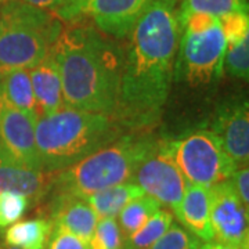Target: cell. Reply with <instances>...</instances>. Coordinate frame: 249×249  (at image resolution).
I'll return each mask as SVG.
<instances>
[{
	"mask_svg": "<svg viewBox=\"0 0 249 249\" xmlns=\"http://www.w3.org/2000/svg\"><path fill=\"white\" fill-rule=\"evenodd\" d=\"M127 36L115 119L127 130H147L160 119L175 76L178 0H148Z\"/></svg>",
	"mask_w": 249,
	"mask_h": 249,
	"instance_id": "1",
	"label": "cell"
},
{
	"mask_svg": "<svg viewBox=\"0 0 249 249\" xmlns=\"http://www.w3.org/2000/svg\"><path fill=\"white\" fill-rule=\"evenodd\" d=\"M62 28L50 50L68 108L115 118L124 50L86 22Z\"/></svg>",
	"mask_w": 249,
	"mask_h": 249,
	"instance_id": "2",
	"label": "cell"
},
{
	"mask_svg": "<svg viewBox=\"0 0 249 249\" xmlns=\"http://www.w3.org/2000/svg\"><path fill=\"white\" fill-rule=\"evenodd\" d=\"M127 129L114 116L64 107L39 116L35 142L43 172H61L122 137Z\"/></svg>",
	"mask_w": 249,
	"mask_h": 249,
	"instance_id": "3",
	"label": "cell"
},
{
	"mask_svg": "<svg viewBox=\"0 0 249 249\" xmlns=\"http://www.w3.org/2000/svg\"><path fill=\"white\" fill-rule=\"evenodd\" d=\"M158 140L145 130H132L88 155L67 169L57 172L53 196L88 198L104 188L132 181L137 168L155 148Z\"/></svg>",
	"mask_w": 249,
	"mask_h": 249,
	"instance_id": "4",
	"label": "cell"
},
{
	"mask_svg": "<svg viewBox=\"0 0 249 249\" xmlns=\"http://www.w3.org/2000/svg\"><path fill=\"white\" fill-rule=\"evenodd\" d=\"M61 31V21L52 11L22 0H4L0 6V79L43 61Z\"/></svg>",
	"mask_w": 249,
	"mask_h": 249,
	"instance_id": "5",
	"label": "cell"
},
{
	"mask_svg": "<svg viewBox=\"0 0 249 249\" xmlns=\"http://www.w3.org/2000/svg\"><path fill=\"white\" fill-rule=\"evenodd\" d=\"M162 142L190 184L211 188L229 180L238 169L212 130L198 129Z\"/></svg>",
	"mask_w": 249,
	"mask_h": 249,
	"instance_id": "6",
	"label": "cell"
},
{
	"mask_svg": "<svg viewBox=\"0 0 249 249\" xmlns=\"http://www.w3.org/2000/svg\"><path fill=\"white\" fill-rule=\"evenodd\" d=\"M226 39L220 21L201 32L181 31L175 62V78L191 88L209 85L220 78Z\"/></svg>",
	"mask_w": 249,
	"mask_h": 249,
	"instance_id": "7",
	"label": "cell"
},
{
	"mask_svg": "<svg viewBox=\"0 0 249 249\" xmlns=\"http://www.w3.org/2000/svg\"><path fill=\"white\" fill-rule=\"evenodd\" d=\"M148 0H65L53 14L68 24L91 19L104 35L124 39Z\"/></svg>",
	"mask_w": 249,
	"mask_h": 249,
	"instance_id": "8",
	"label": "cell"
},
{
	"mask_svg": "<svg viewBox=\"0 0 249 249\" xmlns=\"http://www.w3.org/2000/svg\"><path fill=\"white\" fill-rule=\"evenodd\" d=\"M147 196L155 198L162 206L176 209L190 184L180 172L173 158L158 140L155 148L137 168L132 180Z\"/></svg>",
	"mask_w": 249,
	"mask_h": 249,
	"instance_id": "9",
	"label": "cell"
},
{
	"mask_svg": "<svg viewBox=\"0 0 249 249\" xmlns=\"http://www.w3.org/2000/svg\"><path fill=\"white\" fill-rule=\"evenodd\" d=\"M35 119L11 106L0 93V155L32 170H42L35 142Z\"/></svg>",
	"mask_w": 249,
	"mask_h": 249,
	"instance_id": "10",
	"label": "cell"
},
{
	"mask_svg": "<svg viewBox=\"0 0 249 249\" xmlns=\"http://www.w3.org/2000/svg\"><path fill=\"white\" fill-rule=\"evenodd\" d=\"M209 202L213 240L248 248V208L242 204L230 178L209 188Z\"/></svg>",
	"mask_w": 249,
	"mask_h": 249,
	"instance_id": "11",
	"label": "cell"
},
{
	"mask_svg": "<svg viewBox=\"0 0 249 249\" xmlns=\"http://www.w3.org/2000/svg\"><path fill=\"white\" fill-rule=\"evenodd\" d=\"M222 142L224 151L237 165L248 166L249 112L248 101H232L219 108L211 129Z\"/></svg>",
	"mask_w": 249,
	"mask_h": 249,
	"instance_id": "12",
	"label": "cell"
},
{
	"mask_svg": "<svg viewBox=\"0 0 249 249\" xmlns=\"http://www.w3.org/2000/svg\"><path fill=\"white\" fill-rule=\"evenodd\" d=\"M57 172L32 170L18 166L0 155V193L22 194L32 201L45 198L54 186Z\"/></svg>",
	"mask_w": 249,
	"mask_h": 249,
	"instance_id": "13",
	"label": "cell"
},
{
	"mask_svg": "<svg viewBox=\"0 0 249 249\" xmlns=\"http://www.w3.org/2000/svg\"><path fill=\"white\" fill-rule=\"evenodd\" d=\"M178 222L196 238L209 242L213 241L211 224L209 188L196 184H188L180 204L175 209Z\"/></svg>",
	"mask_w": 249,
	"mask_h": 249,
	"instance_id": "14",
	"label": "cell"
},
{
	"mask_svg": "<svg viewBox=\"0 0 249 249\" xmlns=\"http://www.w3.org/2000/svg\"><path fill=\"white\" fill-rule=\"evenodd\" d=\"M52 222L55 226H60L75 234L85 242H89L96 229L98 217L86 202V199L53 196Z\"/></svg>",
	"mask_w": 249,
	"mask_h": 249,
	"instance_id": "15",
	"label": "cell"
},
{
	"mask_svg": "<svg viewBox=\"0 0 249 249\" xmlns=\"http://www.w3.org/2000/svg\"><path fill=\"white\" fill-rule=\"evenodd\" d=\"M29 76L40 116L53 114L64 108L61 79L52 54L31 68Z\"/></svg>",
	"mask_w": 249,
	"mask_h": 249,
	"instance_id": "16",
	"label": "cell"
},
{
	"mask_svg": "<svg viewBox=\"0 0 249 249\" xmlns=\"http://www.w3.org/2000/svg\"><path fill=\"white\" fill-rule=\"evenodd\" d=\"M144 194L142 187L133 181H126L104 188L85 199L98 219H116L126 205Z\"/></svg>",
	"mask_w": 249,
	"mask_h": 249,
	"instance_id": "17",
	"label": "cell"
},
{
	"mask_svg": "<svg viewBox=\"0 0 249 249\" xmlns=\"http://www.w3.org/2000/svg\"><path fill=\"white\" fill-rule=\"evenodd\" d=\"M0 93L11 106L25 112L32 119L36 121L40 116L31 83L29 70H17L3 76L0 79Z\"/></svg>",
	"mask_w": 249,
	"mask_h": 249,
	"instance_id": "18",
	"label": "cell"
},
{
	"mask_svg": "<svg viewBox=\"0 0 249 249\" xmlns=\"http://www.w3.org/2000/svg\"><path fill=\"white\" fill-rule=\"evenodd\" d=\"M53 226L52 220L43 217L11 224L4 235V244L21 249H35L43 247L50 237Z\"/></svg>",
	"mask_w": 249,
	"mask_h": 249,
	"instance_id": "19",
	"label": "cell"
},
{
	"mask_svg": "<svg viewBox=\"0 0 249 249\" xmlns=\"http://www.w3.org/2000/svg\"><path fill=\"white\" fill-rule=\"evenodd\" d=\"M173 223V214L166 209H160L137 231L124 240L122 249H148Z\"/></svg>",
	"mask_w": 249,
	"mask_h": 249,
	"instance_id": "20",
	"label": "cell"
},
{
	"mask_svg": "<svg viewBox=\"0 0 249 249\" xmlns=\"http://www.w3.org/2000/svg\"><path fill=\"white\" fill-rule=\"evenodd\" d=\"M162 205L150 196H142L130 201L118 214V224L124 237L137 231Z\"/></svg>",
	"mask_w": 249,
	"mask_h": 249,
	"instance_id": "21",
	"label": "cell"
},
{
	"mask_svg": "<svg viewBox=\"0 0 249 249\" xmlns=\"http://www.w3.org/2000/svg\"><path fill=\"white\" fill-rule=\"evenodd\" d=\"M231 13H248V0H181L178 19L191 14H208L220 18Z\"/></svg>",
	"mask_w": 249,
	"mask_h": 249,
	"instance_id": "22",
	"label": "cell"
},
{
	"mask_svg": "<svg viewBox=\"0 0 249 249\" xmlns=\"http://www.w3.org/2000/svg\"><path fill=\"white\" fill-rule=\"evenodd\" d=\"M124 234L116 219H100L88 242L89 249H122Z\"/></svg>",
	"mask_w": 249,
	"mask_h": 249,
	"instance_id": "23",
	"label": "cell"
},
{
	"mask_svg": "<svg viewBox=\"0 0 249 249\" xmlns=\"http://www.w3.org/2000/svg\"><path fill=\"white\" fill-rule=\"evenodd\" d=\"M201 240L196 238L187 229L172 223L170 227L162 234L148 249H198Z\"/></svg>",
	"mask_w": 249,
	"mask_h": 249,
	"instance_id": "24",
	"label": "cell"
},
{
	"mask_svg": "<svg viewBox=\"0 0 249 249\" xmlns=\"http://www.w3.org/2000/svg\"><path fill=\"white\" fill-rule=\"evenodd\" d=\"M29 206V199L22 194L0 193V230L18 222Z\"/></svg>",
	"mask_w": 249,
	"mask_h": 249,
	"instance_id": "25",
	"label": "cell"
},
{
	"mask_svg": "<svg viewBox=\"0 0 249 249\" xmlns=\"http://www.w3.org/2000/svg\"><path fill=\"white\" fill-rule=\"evenodd\" d=\"M226 67L231 76L248 79L249 75V36L235 45L226 47Z\"/></svg>",
	"mask_w": 249,
	"mask_h": 249,
	"instance_id": "26",
	"label": "cell"
},
{
	"mask_svg": "<svg viewBox=\"0 0 249 249\" xmlns=\"http://www.w3.org/2000/svg\"><path fill=\"white\" fill-rule=\"evenodd\" d=\"M219 21L226 39V47L235 45L249 36L248 13H231L220 17Z\"/></svg>",
	"mask_w": 249,
	"mask_h": 249,
	"instance_id": "27",
	"label": "cell"
},
{
	"mask_svg": "<svg viewBox=\"0 0 249 249\" xmlns=\"http://www.w3.org/2000/svg\"><path fill=\"white\" fill-rule=\"evenodd\" d=\"M49 249H89L88 242L80 240L75 234L62 229L60 226H53L49 237Z\"/></svg>",
	"mask_w": 249,
	"mask_h": 249,
	"instance_id": "28",
	"label": "cell"
},
{
	"mask_svg": "<svg viewBox=\"0 0 249 249\" xmlns=\"http://www.w3.org/2000/svg\"><path fill=\"white\" fill-rule=\"evenodd\" d=\"M232 186L235 188L237 194L240 196V199L242 201V204L248 208L249 204V170L248 166H242L238 168L232 173V176L230 178Z\"/></svg>",
	"mask_w": 249,
	"mask_h": 249,
	"instance_id": "29",
	"label": "cell"
},
{
	"mask_svg": "<svg viewBox=\"0 0 249 249\" xmlns=\"http://www.w3.org/2000/svg\"><path fill=\"white\" fill-rule=\"evenodd\" d=\"M22 1L29 3L32 6H36V7H40V9L49 10V11L53 13L54 10L60 7L65 0H22Z\"/></svg>",
	"mask_w": 249,
	"mask_h": 249,
	"instance_id": "30",
	"label": "cell"
},
{
	"mask_svg": "<svg viewBox=\"0 0 249 249\" xmlns=\"http://www.w3.org/2000/svg\"><path fill=\"white\" fill-rule=\"evenodd\" d=\"M198 249H248L244 247H237V245H231V244H224V242H219V241H209L204 245H201Z\"/></svg>",
	"mask_w": 249,
	"mask_h": 249,
	"instance_id": "31",
	"label": "cell"
},
{
	"mask_svg": "<svg viewBox=\"0 0 249 249\" xmlns=\"http://www.w3.org/2000/svg\"><path fill=\"white\" fill-rule=\"evenodd\" d=\"M0 249H21V248H17V247H11V245H0Z\"/></svg>",
	"mask_w": 249,
	"mask_h": 249,
	"instance_id": "32",
	"label": "cell"
},
{
	"mask_svg": "<svg viewBox=\"0 0 249 249\" xmlns=\"http://www.w3.org/2000/svg\"><path fill=\"white\" fill-rule=\"evenodd\" d=\"M35 249H46V248H45V245H43V247H39V248H35Z\"/></svg>",
	"mask_w": 249,
	"mask_h": 249,
	"instance_id": "33",
	"label": "cell"
}]
</instances>
